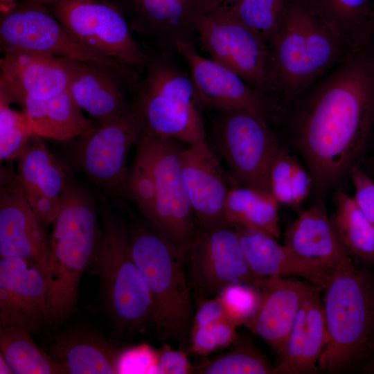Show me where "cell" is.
I'll return each instance as SVG.
<instances>
[{
	"label": "cell",
	"mask_w": 374,
	"mask_h": 374,
	"mask_svg": "<svg viewBox=\"0 0 374 374\" xmlns=\"http://www.w3.org/2000/svg\"><path fill=\"white\" fill-rule=\"evenodd\" d=\"M340 35L348 53L373 44L374 10L370 0H311Z\"/></svg>",
	"instance_id": "f1b7e54d"
},
{
	"label": "cell",
	"mask_w": 374,
	"mask_h": 374,
	"mask_svg": "<svg viewBox=\"0 0 374 374\" xmlns=\"http://www.w3.org/2000/svg\"><path fill=\"white\" fill-rule=\"evenodd\" d=\"M290 0H243L226 16L257 33L270 45Z\"/></svg>",
	"instance_id": "8d00e7d4"
},
{
	"label": "cell",
	"mask_w": 374,
	"mask_h": 374,
	"mask_svg": "<svg viewBox=\"0 0 374 374\" xmlns=\"http://www.w3.org/2000/svg\"><path fill=\"white\" fill-rule=\"evenodd\" d=\"M0 373L1 374H12L13 373L11 368L10 367L9 364L5 359L4 357L1 353H0Z\"/></svg>",
	"instance_id": "ee69618b"
},
{
	"label": "cell",
	"mask_w": 374,
	"mask_h": 374,
	"mask_svg": "<svg viewBox=\"0 0 374 374\" xmlns=\"http://www.w3.org/2000/svg\"><path fill=\"white\" fill-rule=\"evenodd\" d=\"M118 9L132 30L157 51L176 53L177 42L195 45L199 0H106Z\"/></svg>",
	"instance_id": "e0dca14e"
},
{
	"label": "cell",
	"mask_w": 374,
	"mask_h": 374,
	"mask_svg": "<svg viewBox=\"0 0 374 374\" xmlns=\"http://www.w3.org/2000/svg\"><path fill=\"white\" fill-rule=\"evenodd\" d=\"M49 322L45 275L17 258L0 259V328L29 332Z\"/></svg>",
	"instance_id": "d6986e66"
},
{
	"label": "cell",
	"mask_w": 374,
	"mask_h": 374,
	"mask_svg": "<svg viewBox=\"0 0 374 374\" xmlns=\"http://www.w3.org/2000/svg\"><path fill=\"white\" fill-rule=\"evenodd\" d=\"M188 282L195 299L217 296L232 284H256L235 229L227 223L197 227L186 253Z\"/></svg>",
	"instance_id": "5bb4252c"
},
{
	"label": "cell",
	"mask_w": 374,
	"mask_h": 374,
	"mask_svg": "<svg viewBox=\"0 0 374 374\" xmlns=\"http://www.w3.org/2000/svg\"><path fill=\"white\" fill-rule=\"evenodd\" d=\"M133 258L153 303V326L160 339H173L190 353L194 303L185 266L186 254L146 220L129 231Z\"/></svg>",
	"instance_id": "3957f363"
},
{
	"label": "cell",
	"mask_w": 374,
	"mask_h": 374,
	"mask_svg": "<svg viewBox=\"0 0 374 374\" xmlns=\"http://www.w3.org/2000/svg\"><path fill=\"white\" fill-rule=\"evenodd\" d=\"M183 177L197 227L226 223L224 208L229 190L238 186L222 168L206 141L181 149Z\"/></svg>",
	"instance_id": "ffe728a7"
},
{
	"label": "cell",
	"mask_w": 374,
	"mask_h": 374,
	"mask_svg": "<svg viewBox=\"0 0 374 374\" xmlns=\"http://www.w3.org/2000/svg\"><path fill=\"white\" fill-rule=\"evenodd\" d=\"M350 176L355 188L353 197L362 213L374 225V179L359 166L351 168Z\"/></svg>",
	"instance_id": "60d3db41"
},
{
	"label": "cell",
	"mask_w": 374,
	"mask_h": 374,
	"mask_svg": "<svg viewBox=\"0 0 374 374\" xmlns=\"http://www.w3.org/2000/svg\"><path fill=\"white\" fill-rule=\"evenodd\" d=\"M243 0H199L197 13L204 16H226Z\"/></svg>",
	"instance_id": "7bdbcfd3"
},
{
	"label": "cell",
	"mask_w": 374,
	"mask_h": 374,
	"mask_svg": "<svg viewBox=\"0 0 374 374\" xmlns=\"http://www.w3.org/2000/svg\"><path fill=\"white\" fill-rule=\"evenodd\" d=\"M231 226L237 233L249 267L258 278L272 276L301 277L323 290L334 269L339 265L301 257L260 229L243 224Z\"/></svg>",
	"instance_id": "7402d4cb"
},
{
	"label": "cell",
	"mask_w": 374,
	"mask_h": 374,
	"mask_svg": "<svg viewBox=\"0 0 374 374\" xmlns=\"http://www.w3.org/2000/svg\"><path fill=\"white\" fill-rule=\"evenodd\" d=\"M158 351L148 344L125 348L118 362V373H154Z\"/></svg>",
	"instance_id": "ab89813d"
},
{
	"label": "cell",
	"mask_w": 374,
	"mask_h": 374,
	"mask_svg": "<svg viewBox=\"0 0 374 374\" xmlns=\"http://www.w3.org/2000/svg\"><path fill=\"white\" fill-rule=\"evenodd\" d=\"M217 296L238 326H244L255 315L261 301L260 290L254 285L245 283L229 285Z\"/></svg>",
	"instance_id": "f35d334b"
},
{
	"label": "cell",
	"mask_w": 374,
	"mask_h": 374,
	"mask_svg": "<svg viewBox=\"0 0 374 374\" xmlns=\"http://www.w3.org/2000/svg\"><path fill=\"white\" fill-rule=\"evenodd\" d=\"M274 367L253 344L237 337L231 348L193 366L200 374H273Z\"/></svg>",
	"instance_id": "836d02e7"
},
{
	"label": "cell",
	"mask_w": 374,
	"mask_h": 374,
	"mask_svg": "<svg viewBox=\"0 0 374 374\" xmlns=\"http://www.w3.org/2000/svg\"><path fill=\"white\" fill-rule=\"evenodd\" d=\"M15 3V0H1V6H9Z\"/></svg>",
	"instance_id": "f6af8a7d"
},
{
	"label": "cell",
	"mask_w": 374,
	"mask_h": 374,
	"mask_svg": "<svg viewBox=\"0 0 374 374\" xmlns=\"http://www.w3.org/2000/svg\"><path fill=\"white\" fill-rule=\"evenodd\" d=\"M374 125V45L348 53L299 112L296 142L319 190L359 166Z\"/></svg>",
	"instance_id": "6da1fadb"
},
{
	"label": "cell",
	"mask_w": 374,
	"mask_h": 374,
	"mask_svg": "<svg viewBox=\"0 0 374 374\" xmlns=\"http://www.w3.org/2000/svg\"><path fill=\"white\" fill-rule=\"evenodd\" d=\"M275 96L294 98L348 54L311 0H290L269 45Z\"/></svg>",
	"instance_id": "7a4b0ae2"
},
{
	"label": "cell",
	"mask_w": 374,
	"mask_h": 374,
	"mask_svg": "<svg viewBox=\"0 0 374 374\" xmlns=\"http://www.w3.org/2000/svg\"><path fill=\"white\" fill-rule=\"evenodd\" d=\"M312 285L283 276L258 278L255 286L261 293L260 303L255 315L244 326L279 355Z\"/></svg>",
	"instance_id": "603a6c76"
},
{
	"label": "cell",
	"mask_w": 374,
	"mask_h": 374,
	"mask_svg": "<svg viewBox=\"0 0 374 374\" xmlns=\"http://www.w3.org/2000/svg\"><path fill=\"white\" fill-rule=\"evenodd\" d=\"M321 290L312 285L295 319L274 368L276 374H312L327 342Z\"/></svg>",
	"instance_id": "cb8c5ba5"
},
{
	"label": "cell",
	"mask_w": 374,
	"mask_h": 374,
	"mask_svg": "<svg viewBox=\"0 0 374 374\" xmlns=\"http://www.w3.org/2000/svg\"><path fill=\"white\" fill-rule=\"evenodd\" d=\"M141 136L148 145L156 186L152 224L186 254L195 238L197 226L183 177L181 148L175 140L144 130Z\"/></svg>",
	"instance_id": "4fadbf2b"
},
{
	"label": "cell",
	"mask_w": 374,
	"mask_h": 374,
	"mask_svg": "<svg viewBox=\"0 0 374 374\" xmlns=\"http://www.w3.org/2000/svg\"><path fill=\"white\" fill-rule=\"evenodd\" d=\"M29 332L0 328L1 353L15 374H68L34 342Z\"/></svg>",
	"instance_id": "1f68e13d"
},
{
	"label": "cell",
	"mask_w": 374,
	"mask_h": 374,
	"mask_svg": "<svg viewBox=\"0 0 374 374\" xmlns=\"http://www.w3.org/2000/svg\"><path fill=\"white\" fill-rule=\"evenodd\" d=\"M138 206L145 220L155 217L156 186L148 145L141 136L135 157L128 170L123 193Z\"/></svg>",
	"instance_id": "d590c367"
},
{
	"label": "cell",
	"mask_w": 374,
	"mask_h": 374,
	"mask_svg": "<svg viewBox=\"0 0 374 374\" xmlns=\"http://www.w3.org/2000/svg\"><path fill=\"white\" fill-rule=\"evenodd\" d=\"M173 56L161 51L148 54L145 75L132 100L144 130L191 145L206 138L201 106L191 75Z\"/></svg>",
	"instance_id": "8992f818"
},
{
	"label": "cell",
	"mask_w": 374,
	"mask_h": 374,
	"mask_svg": "<svg viewBox=\"0 0 374 374\" xmlns=\"http://www.w3.org/2000/svg\"><path fill=\"white\" fill-rule=\"evenodd\" d=\"M103 222L93 262L107 309L118 334L143 333L153 325V303L133 258L129 230L112 214L103 215Z\"/></svg>",
	"instance_id": "52a82bcc"
},
{
	"label": "cell",
	"mask_w": 374,
	"mask_h": 374,
	"mask_svg": "<svg viewBox=\"0 0 374 374\" xmlns=\"http://www.w3.org/2000/svg\"><path fill=\"white\" fill-rule=\"evenodd\" d=\"M368 167L371 170V175H372V178L374 179V162L373 163L370 162Z\"/></svg>",
	"instance_id": "bcb514c9"
},
{
	"label": "cell",
	"mask_w": 374,
	"mask_h": 374,
	"mask_svg": "<svg viewBox=\"0 0 374 374\" xmlns=\"http://www.w3.org/2000/svg\"><path fill=\"white\" fill-rule=\"evenodd\" d=\"M213 139L238 186L271 193V171L280 146L266 121L244 110H220Z\"/></svg>",
	"instance_id": "9c48e42d"
},
{
	"label": "cell",
	"mask_w": 374,
	"mask_h": 374,
	"mask_svg": "<svg viewBox=\"0 0 374 374\" xmlns=\"http://www.w3.org/2000/svg\"><path fill=\"white\" fill-rule=\"evenodd\" d=\"M154 373L189 374L193 373V366L187 357V353L170 346H163L158 350L157 364Z\"/></svg>",
	"instance_id": "b9f144b4"
},
{
	"label": "cell",
	"mask_w": 374,
	"mask_h": 374,
	"mask_svg": "<svg viewBox=\"0 0 374 374\" xmlns=\"http://www.w3.org/2000/svg\"><path fill=\"white\" fill-rule=\"evenodd\" d=\"M143 130L139 109L132 100L130 108L119 118L79 136L72 160L98 188L110 194L123 193L128 154Z\"/></svg>",
	"instance_id": "7c38bea8"
},
{
	"label": "cell",
	"mask_w": 374,
	"mask_h": 374,
	"mask_svg": "<svg viewBox=\"0 0 374 374\" xmlns=\"http://www.w3.org/2000/svg\"><path fill=\"white\" fill-rule=\"evenodd\" d=\"M312 178L286 148L280 147L270 175V190L278 204L299 207L310 193Z\"/></svg>",
	"instance_id": "d6a6232c"
},
{
	"label": "cell",
	"mask_w": 374,
	"mask_h": 374,
	"mask_svg": "<svg viewBox=\"0 0 374 374\" xmlns=\"http://www.w3.org/2000/svg\"><path fill=\"white\" fill-rule=\"evenodd\" d=\"M283 244L301 257L334 265L350 258L337 238L322 200L300 213L286 230Z\"/></svg>",
	"instance_id": "83f0119b"
},
{
	"label": "cell",
	"mask_w": 374,
	"mask_h": 374,
	"mask_svg": "<svg viewBox=\"0 0 374 374\" xmlns=\"http://www.w3.org/2000/svg\"><path fill=\"white\" fill-rule=\"evenodd\" d=\"M323 290L327 342L318 366L339 373L360 357L373 332L374 287L350 258L334 269Z\"/></svg>",
	"instance_id": "5b68a950"
},
{
	"label": "cell",
	"mask_w": 374,
	"mask_h": 374,
	"mask_svg": "<svg viewBox=\"0 0 374 374\" xmlns=\"http://www.w3.org/2000/svg\"><path fill=\"white\" fill-rule=\"evenodd\" d=\"M79 42L93 51L144 69L148 54L139 46L123 13L106 0H37Z\"/></svg>",
	"instance_id": "30bf717a"
},
{
	"label": "cell",
	"mask_w": 374,
	"mask_h": 374,
	"mask_svg": "<svg viewBox=\"0 0 374 374\" xmlns=\"http://www.w3.org/2000/svg\"><path fill=\"white\" fill-rule=\"evenodd\" d=\"M238 326L231 319L193 325L190 335V353L208 356L211 353L231 346L237 338Z\"/></svg>",
	"instance_id": "74e56055"
},
{
	"label": "cell",
	"mask_w": 374,
	"mask_h": 374,
	"mask_svg": "<svg viewBox=\"0 0 374 374\" xmlns=\"http://www.w3.org/2000/svg\"><path fill=\"white\" fill-rule=\"evenodd\" d=\"M74 100L98 126L107 124L131 107L126 92L130 86L120 76L105 69L88 64L69 87Z\"/></svg>",
	"instance_id": "484cf974"
},
{
	"label": "cell",
	"mask_w": 374,
	"mask_h": 374,
	"mask_svg": "<svg viewBox=\"0 0 374 374\" xmlns=\"http://www.w3.org/2000/svg\"><path fill=\"white\" fill-rule=\"evenodd\" d=\"M49 253L45 226L26 200L12 167H1V258L22 259L45 275Z\"/></svg>",
	"instance_id": "2e32d148"
},
{
	"label": "cell",
	"mask_w": 374,
	"mask_h": 374,
	"mask_svg": "<svg viewBox=\"0 0 374 374\" xmlns=\"http://www.w3.org/2000/svg\"><path fill=\"white\" fill-rule=\"evenodd\" d=\"M15 161L24 196L46 226L57 217L62 197L73 184L69 170L35 135Z\"/></svg>",
	"instance_id": "44dd1931"
},
{
	"label": "cell",
	"mask_w": 374,
	"mask_h": 374,
	"mask_svg": "<svg viewBox=\"0 0 374 374\" xmlns=\"http://www.w3.org/2000/svg\"><path fill=\"white\" fill-rule=\"evenodd\" d=\"M12 97L0 81V161L16 160L28 146L34 132L25 114L11 108Z\"/></svg>",
	"instance_id": "e575fe53"
},
{
	"label": "cell",
	"mask_w": 374,
	"mask_h": 374,
	"mask_svg": "<svg viewBox=\"0 0 374 374\" xmlns=\"http://www.w3.org/2000/svg\"><path fill=\"white\" fill-rule=\"evenodd\" d=\"M1 78L13 101L21 97L46 100L69 89L87 64L25 50H6Z\"/></svg>",
	"instance_id": "ac0fdd59"
},
{
	"label": "cell",
	"mask_w": 374,
	"mask_h": 374,
	"mask_svg": "<svg viewBox=\"0 0 374 374\" xmlns=\"http://www.w3.org/2000/svg\"><path fill=\"white\" fill-rule=\"evenodd\" d=\"M21 107L35 136L66 141L87 134L98 126L83 114L69 89L46 100L21 97Z\"/></svg>",
	"instance_id": "4316f807"
},
{
	"label": "cell",
	"mask_w": 374,
	"mask_h": 374,
	"mask_svg": "<svg viewBox=\"0 0 374 374\" xmlns=\"http://www.w3.org/2000/svg\"><path fill=\"white\" fill-rule=\"evenodd\" d=\"M176 53L187 63L201 107L249 112L268 121L278 109L276 100L248 84L235 73L199 54L195 45L175 44Z\"/></svg>",
	"instance_id": "9a60e30c"
},
{
	"label": "cell",
	"mask_w": 374,
	"mask_h": 374,
	"mask_svg": "<svg viewBox=\"0 0 374 374\" xmlns=\"http://www.w3.org/2000/svg\"><path fill=\"white\" fill-rule=\"evenodd\" d=\"M335 210L330 218L337 238L348 255L374 266V225L342 190L334 196Z\"/></svg>",
	"instance_id": "f546056e"
},
{
	"label": "cell",
	"mask_w": 374,
	"mask_h": 374,
	"mask_svg": "<svg viewBox=\"0 0 374 374\" xmlns=\"http://www.w3.org/2000/svg\"><path fill=\"white\" fill-rule=\"evenodd\" d=\"M125 348L97 332L73 329L55 338L49 355L68 374H116Z\"/></svg>",
	"instance_id": "d4e9b609"
},
{
	"label": "cell",
	"mask_w": 374,
	"mask_h": 374,
	"mask_svg": "<svg viewBox=\"0 0 374 374\" xmlns=\"http://www.w3.org/2000/svg\"><path fill=\"white\" fill-rule=\"evenodd\" d=\"M0 44L2 51L25 50L94 65L120 76L133 94L140 89L142 78L138 69L82 44L37 0L1 6Z\"/></svg>",
	"instance_id": "ba28073f"
},
{
	"label": "cell",
	"mask_w": 374,
	"mask_h": 374,
	"mask_svg": "<svg viewBox=\"0 0 374 374\" xmlns=\"http://www.w3.org/2000/svg\"><path fill=\"white\" fill-rule=\"evenodd\" d=\"M196 30L201 47L211 59L275 99L270 48L257 33L228 16L199 14L196 17Z\"/></svg>",
	"instance_id": "8fae6325"
},
{
	"label": "cell",
	"mask_w": 374,
	"mask_h": 374,
	"mask_svg": "<svg viewBox=\"0 0 374 374\" xmlns=\"http://www.w3.org/2000/svg\"><path fill=\"white\" fill-rule=\"evenodd\" d=\"M53 223L45 278L49 322L60 323L75 308L80 281L93 263L102 229L91 199L74 184Z\"/></svg>",
	"instance_id": "277c9868"
},
{
	"label": "cell",
	"mask_w": 374,
	"mask_h": 374,
	"mask_svg": "<svg viewBox=\"0 0 374 374\" xmlns=\"http://www.w3.org/2000/svg\"><path fill=\"white\" fill-rule=\"evenodd\" d=\"M278 202L269 193L246 186H235L229 192L225 208V222L260 229L274 238L280 237Z\"/></svg>",
	"instance_id": "4dcf8cb0"
}]
</instances>
